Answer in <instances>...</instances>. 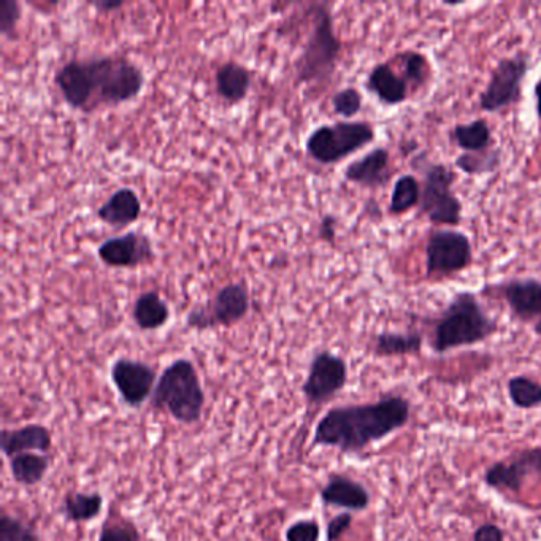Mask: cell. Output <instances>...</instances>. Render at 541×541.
<instances>
[{
  "instance_id": "cell-42",
  "label": "cell",
  "mask_w": 541,
  "mask_h": 541,
  "mask_svg": "<svg viewBox=\"0 0 541 541\" xmlns=\"http://www.w3.org/2000/svg\"><path fill=\"white\" fill-rule=\"evenodd\" d=\"M445 5H448V7H459V5H462V2H445Z\"/></svg>"
},
{
  "instance_id": "cell-1",
  "label": "cell",
  "mask_w": 541,
  "mask_h": 541,
  "mask_svg": "<svg viewBox=\"0 0 541 541\" xmlns=\"http://www.w3.org/2000/svg\"><path fill=\"white\" fill-rule=\"evenodd\" d=\"M410 400L386 396L378 402L330 408L315 427L313 445L337 448L345 454L361 453L407 426Z\"/></svg>"
},
{
  "instance_id": "cell-29",
  "label": "cell",
  "mask_w": 541,
  "mask_h": 541,
  "mask_svg": "<svg viewBox=\"0 0 541 541\" xmlns=\"http://www.w3.org/2000/svg\"><path fill=\"white\" fill-rule=\"evenodd\" d=\"M500 162H502V153L500 150L491 148L480 153H462L461 156H457L454 165L467 175H486L499 169Z\"/></svg>"
},
{
  "instance_id": "cell-28",
  "label": "cell",
  "mask_w": 541,
  "mask_h": 541,
  "mask_svg": "<svg viewBox=\"0 0 541 541\" xmlns=\"http://www.w3.org/2000/svg\"><path fill=\"white\" fill-rule=\"evenodd\" d=\"M507 388L511 403L519 410H532V408L540 407L541 383L538 381L532 380L526 375H518V377L510 378Z\"/></svg>"
},
{
  "instance_id": "cell-17",
  "label": "cell",
  "mask_w": 541,
  "mask_h": 541,
  "mask_svg": "<svg viewBox=\"0 0 541 541\" xmlns=\"http://www.w3.org/2000/svg\"><path fill=\"white\" fill-rule=\"evenodd\" d=\"M345 178L362 188H383L391 180V154L381 146L369 151L346 167Z\"/></svg>"
},
{
  "instance_id": "cell-32",
  "label": "cell",
  "mask_w": 541,
  "mask_h": 541,
  "mask_svg": "<svg viewBox=\"0 0 541 541\" xmlns=\"http://www.w3.org/2000/svg\"><path fill=\"white\" fill-rule=\"evenodd\" d=\"M0 541H42L34 527L2 511L0 516Z\"/></svg>"
},
{
  "instance_id": "cell-34",
  "label": "cell",
  "mask_w": 541,
  "mask_h": 541,
  "mask_svg": "<svg viewBox=\"0 0 541 541\" xmlns=\"http://www.w3.org/2000/svg\"><path fill=\"white\" fill-rule=\"evenodd\" d=\"M321 526L313 519H299L286 529V541H319Z\"/></svg>"
},
{
  "instance_id": "cell-36",
  "label": "cell",
  "mask_w": 541,
  "mask_h": 541,
  "mask_svg": "<svg viewBox=\"0 0 541 541\" xmlns=\"http://www.w3.org/2000/svg\"><path fill=\"white\" fill-rule=\"evenodd\" d=\"M353 521L354 518L350 511H346V513H340V515L334 516V518L327 522L326 540H340V538H342L343 535H345L346 532L351 529V526H353Z\"/></svg>"
},
{
  "instance_id": "cell-20",
  "label": "cell",
  "mask_w": 541,
  "mask_h": 541,
  "mask_svg": "<svg viewBox=\"0 0 541 541\" xmlns=\"http://www.w3.org/2000/svg\"><path fill=\"white\" fill-rule=\"evenodd\" d=\"M142 215V204L134 189L121 188L97 210L100 221L115 229L131 226Z\"/></svg>"
},
{
  "instance_id": "cell-22",
  "label": "cell",
  "mask_w": 541,
  "mask_h": 541,
  "mask_svg": "<svg viewBox=\"0 0 541 541\" xmlns=\"http://www.w3.org/2000/svg\"><path fill=\"white\" fill-rule=\"evenodd\" d=\"M132 318L140 330H158L169 323L170 308L158 292L148 291L135 300Z\"/></svg>"
},
{
  "instance_id": "cell-7",
  "label": "cell",
  "mask_w": 541,
  "mask_h": 541,
  "mask_svg": "<svg viewBox=\"0 0 541 541\" xmlns=\"http://www.w3.org/2000/svg\"><path fill=\"white\" fill-rule=\"evenodd\" d=\"M423 169L424 181L421 191L419 213L434 226H459L462 221V204L453 192L456 173L442 162H429Z\"/></svg>"
},
{
  "instance_id": "cell-14",
  "label": "cell",
  "mask_w": 541,
  "mask_h": 541,
  "mask_svg": "<svg viewBox=\"0 0 541 541\" xmlns=\"http://www.w3.org/2000/svg\"><path fill=\"white\" fill-rule=\"evenodd\" d=\"M97 254L108 267L118 269H135L154 258L151 240L142 232H127L119 237L108 238L99 246Z\"/></svg>"
},
{
  "instance_id": "cell-11",
  "label": "cell",
  "mask_w": 541,
  "mask_h": 541,
  "mask_svg": "<svg viewBox=\"0 0 541 541\" xmlns=\"http://www.w3.org/2000/svg\"><path fill=\"white\" fill-rule=\"evenodd\" d=\"M348 383V364L343 357L330 351L313 356L302 392L310 405H323L342 392Z\"/></svg>"
},
{
  "instance_id": "cell-5",
  "label": "cell",
  "mask_w": 541,
  "mask_h": 541,
  "mask_svg": "<svg viewBox=\"0 0 541 541\" xmlns=\"http://www.w3.org/2000/svg\"><path fill=\"white\" fill-rule=\"evenodd\" d=\"M313 10V29L305 47L304 56L299 62L300 83H316L327 81L337 69L338 58L342 51V42L334 29V18L329 5L318 4Z\"/></svg>"
},
{
  "instance_id": "cell-6",
  "label": "cell",
  "mask_w": 541,
  "mask_h": 541,
  "mask_svg": "<svg viewBox=\"0 0 541 541\" xmlns=\"http://www.w3.org/2000/svg\"><path fill=\"white\" fill-rule=\"evenodd\" d=\"M377 134L365 121H340L324 124L311 132L305 148L308 156L319 164L332 165L373 143Z\"/></svg>"
},
{
  "instance_id": "cell-24",
  "label": "cell",
  "mask_w": 541,
  "mask_h": 541,
  "mask_svg": "<svg viewBox=\"0 0 541 541\" xmlns=\"http://www.w3.org/2000/svg\"><path fill=\"white\" fill-rule=\"evenodd\" d=\"M424 338L419 332H381L373 342V353L378 357L415 356L423 351Z\"/></svg>"
},
{
  "instance_id": "cell-37",
  "label": "cell",
  "mask_w": 541,
  "mask_h": 541,
  "mask_svg": "<svg viewBox=\"0 0 541 541\" xmlns=\"http://www.w3.org/2000/svg\"><path fill=\"white\" fill-rule=\"evenodd\" d=\"M473 541H505V534L494 522H486L473 532Z\"/></svg>"
},
{
  "instance_id": "cell-10",
  "label": "cell",
  "mask_w": 541,
  "mask_h": 541,
  "mask_svg": "<svg viewBox=\"0 0 541 541\" xmlns=\"http://www.w3.org/2000/svg\"><path fill=\"white\" fill-rule=\"evenodd\" d=\"M473 248L469 235L453 229L432 232L426 243L427 278L448 277L469 269Z\"/></svg>"
},
{
  "instance_id": "cell-26",
  "label": "cell",
  "mask_w": 541,
  "mask_h": 541,
  "mask_svg": "<svg viewBox=\"0 0 541 541\" xmlns=\"http://www.w3.org/2000/svg\"><path fill=\"white\" fill-rule=\"evenodd\" d=\"M454 143L465 153H480V151L491 150L494 137L488 121L475 119L472 123L457 124L454 126Z\"/></svg>"
},
{
  "instance_id": "cell-19",
  "label": "cell",
  "mask_w": 541,
  "mask_h": 541,
  "mask_svg": "<svg viewBox=\"0 0 541 541\" xmlns=\"http://www.w3.org/2000/svg\"><path fill=\"white\" fill-rule=\"evenodd\" d=\"M365 88L388 107H396L408 99L407 81L403 80L388 62L378 64L370 70Z\"/></svg>"
},
{
  "instance_id": "cell-2",
  "label": "cell",
  "mask_w": 541,
  "mask_h": 541,
  "mask_svg": "<svg viewBox=\"0 0 541 541\" xmlns=\"http://www.w3.org/2000/svg\"><path fill=\"white\" fill-rule=\"evenodd\" d=\"M499 324L470 291L457 292L435 321L430 346L437 354L478 345L491 338Z\"/></svg>"
},
{
  "instance_id": "cell-16",
  "label": "cell",
  "mask_w": 541,
  "mask_h": 541,
  "mask_svg": "<svg viewBox=\"0 0 541 541\" xmlns=\"http://www.w3.org/2000/svg\"><path fill=\"white\" fill-rule=\"evenodd\" d=\"M500 294L511 313L519 321L541 319V281L535 278H516L500 286Z\"/></svg>"
},
{
  "instance_id": "cell-8",
  "label": "cell",
  "mask_w": 541,
  "mask_h": 541,
  "mask_svg": "<svg viewBox=\"0 0 541 541\" xmlns=\"http://www.w3.org/2000/svg\"><path fill=\"white\" fill-rule=\"evenodd\" d=\"M250 291L243 283L226 284L210 302L189 311L186 327L196 330L231 327L240 323L250 311Z\"/></svg>"
},
{
  "instance_id": "cell-40",
  "label": "cell",
  "mask_w": 541,
  "mask_h": 541,
  "mask_svg": "<svg viewBox=\"0 0 541 541\" xmlns=\"http://www.w3.org/2000/svg\"><path fill=\"white\" fill-rule=\"evenodd\" d=\"M535 107H537L538 118L541 119V78L535 83L534 88Z\"/></svg>"
},
{
  "instance_id": "cell-38",
  "label": "cell",
  "mask_w": 541,
  "mask_h": 541,
  "mask_svg": "<svg viewBox=\"0 0 541 541\" xmlns=\"http://www.w3.org/2000/svg\"><path fill=\"white\" fill-rule=\"evenodd\" d=\"M337 218L334 215H326L319 224V238L324 242L334 245L337 238Z\"/></svg>"
},
{
  "instance_id": "cell-33",
  "label": "cell",
  "mask_w": 541,
  "mask_h": 541,
  "mask_svg": "<svg viewBox=\"0 0 541 541\" xmlns=\"http://www.w3.org/2000/svg\"><path fill=\"white\" fill-rule=\"evenodd\" d=\"M332 107L337 115L343 118H353L362 110V94L356 88L342 89L332 97Z\"/></svg>"
},
{
  "instance_id": "cell-18",
  "label": "cell",
  "mask_w": 541,
  "mask_h": 541,
  "mask_svg": "<svg viewBox=\"0 0 541 541\" xmlns=\"http://www.w3.org/2000/svg\"><path fill=\"white\" fill-rule=\"evenodd\" d=\"M0 448L8 459L23 453L47 454L53 448V438L43 424H27L20 429H4L0 434Z\"/></svg>"
},
{
  "instance_id": "cell-39",
  "label": "cell",
  "mask_w": 541,
  "mask_h": 541,
  "mask_svg": "<svg viewBox=\"0 0 541 541\" xmlns=\"http://www.w3.org/2000/svg\"><path fill=\"white\" fill-rule=\"evenodd\" d=\"M94 8H97L99 12L107 13V12H113V10H118V8L123 7L124 2L123 0H119V2H93Z\"/></svg>"
},
{
  "instance_id": "cell-3",
  "label": "cell",
  "mask_w": 541,
  "mask_h": 541,
  "mask_svg": "<svg viewBox=\"0 0 541 541\" xmlns=\"http://www.w3.org/2000/svg\"><path fill=\"white\" fill-rule=\"evenodd\" d=\"M86 112L99 105H118L134 100L142 93L145 75L131 61L115 56L80 61Z\"/></svg>"
},
{
  "instance_id": "cell-35",
  "label": "cell",
  "mask_w": 541,
  "mask_h": 541,
  "mask_svg": "<svg viewBox=\"0 0 541 541\" xmlns=\"http://www.w3.org/2000/svg\"><path fill=\"white\" fill-rule=\"evenodd\" d=\"M21 20V5L16 0H0V32L12 35Z\"/></svg>"
},
{
  "instance_id": "cell-31",
  "label": "cell",
  "mask_w": 541,
  "mask_h": 541,
  "mask_svg": "<svg viewBox=\"0 0 541 541\" xmlns=\"http://www.w3.org/2000/svg\"><path fill=\"white\" fill-rule=\"evenodd\" d=\"M97 541H142V535L131 519L110 516L104 522Z\"/></svg>"
},
{
  "instance_id": "cell-9",
  "label": "cell",
  "mask_w": 541,
  "mask_h": 541,
  "mask_svg": "<svg viewBox=\"0 0 541 541\" xmlns=\"http://www.w3.org/2000/svg\"><path fill=\"white\" fill-rule=\"evenodd\" d=\"M529 69V53H518L511 58L502 59L492 70L488 85L481 93V110L486 113H497L518 104Z\"/></svg>"
},
{
  "instance_id": "cell-21",
  "label": "cell",
  "mask_w": 541,
  "mask_h": 541,
  "mask_svg": "<svg viewBox=\"0 0 541 541\" xmlns=\"http://www.w3.org/2000/svg\"><path fill=\"white\" fill-rule=\"evenodd\" d=\"M251 81L250 70L237 62H226L216 72V93L229 104H238L250 93Z\"/></svg>"
},
{
  "instance_id": "cell-27",
  "label": "cell",
  "mask_w": 541,
  "mask_h": 541,
  "mask_svg": "<svg viewBox=\"0 0 541 541\" xmlns=\"http://www.w3.org/2000/svg\"><path fill=\"white\" fill-rule=\"evenodd\" d=\"M421 191H423V186L419 185L415 175H402L397 178L396 185L392 188L389 215H403L410 212L411 208L419 207Z\"/></svg>"
},
{
  "instance_id": "cell-13",
  "label": "cell",
  "mask_w": 541,
  "mask_h": 541,
  "mask_svg": "<svg viewBox=\"0 0 541 541\" xmlns=\"http://www.w3.org/2000/svg\"><path fill=\"white\" fill-rule=\"evenodd\" d=\"M541 475V448L522 449L521 453L508 461L495 462L486 472L483 480L486 486L503 492H519L527 480Z\"/></svg>"
},
{
  "instance_id": "cell-41",
  "label": "cell",
  "mask_w": 541,
  "mask_h": 541,
  "mask_svg": "<svg viewBox=\"0 0 541 541\" xmlns=\"http://www.w3.org/2000/svg\"><path fill=\"white\" fill-rule=\"evenodd\" d=\"M535 334L541 337V319H538L537 324H535Z\"/></svg>"
},
{
  "instance_id": "cell-30",
  "label": "cell",
  "mask_w": 541,
  "mask_h": 541,
  "mask_svg": "<svg viewBox=\"0 0 541 541\" xmlns=\"http://www.w3.org/2000/svg\"><path fill=\"white\" fill-rule=\"evenodd\" d=\"M400 62L403 67V80L407 81L408 86L415 89H421L427 85L430 80L429 59L418 51H407L400 54Z\"/></svg>"
},
{
  "instance_id": "cell-4",
  "label": "cell",
  "mask_w": 541,
  "mask_h": 541,
  "mask_svg": "<svg viewBox=\"0 0 541 541\" xmlns=\"http://www.w3.org/2000/svg\"><path fill=\"white\" fill-rule=\"evenodd\" d=\"M150 407L167 411L185 426L199 423L204 415L205 391L194 362L181 357L165 367L154 388Z\"/></svg>"
},
{
  "instance_id": "cell-12",
  "label": "cell",
  "mask_w": 541,
  "mask_h": 541,
  "mask_svg": "<svg viewBox=\"0 0 541 541\" xmlns=\"http://www.w3.org/2000/svg\"><path fill=\"white\" fill-rule=\"evenodd\" d=\"M110 377L119 397L129 408L142 407L146 400L151 399L158 383L154 367L129 357H119L113 362Z\"/></svg>"
},
{
  "instance_id": "cell-25",
  "label": "cell",
  "mask_w": 541,
  "mask_h": 541,
  "mask_svg": "<svg viewBox=\"0 0 541 541\" xmlns=\"http://www.w3.org/2000/svg\"><path fill=\"white\" fill-rule=\"evenodd\" d=\"M50 465L51 459L48 454L23 453L10 459V472L16 483L32 488L35 484L42 483L50 470Z\"/></svg>"
},
{
  "instance_id": "cell-15",
  "label": "cell",
  "mask_w": 541,
  "mask_h": 541,
  "mask_svg": "<svg viewBox=\"0 0 541 541\" xmlns=\"http://www.w3.org/2000/svg\"><path fill=\"white\" fill-rule=\"evenodd\" d=\"M321 502L326 507L343 508L350 511H365L372 503V494L364 484L342 473H334L319 491Z\"/></svg>"
},
{
  "instance_id": "cell-23",
  "label": "cell",
  "mask_w": 541,
  "mask_h": 541,
  "mask_svg": "<svg viewBox=\"0 0 541 541\" xmlns=\"http://www.w3.org/2000/svg\"><path fill=\"white\" fill-rule=\"evenodd\" d=\"M104 507V495L99 492H69L62 500V515L73 524H83L99 518Z\"/></svg>"
}]
</instances>
